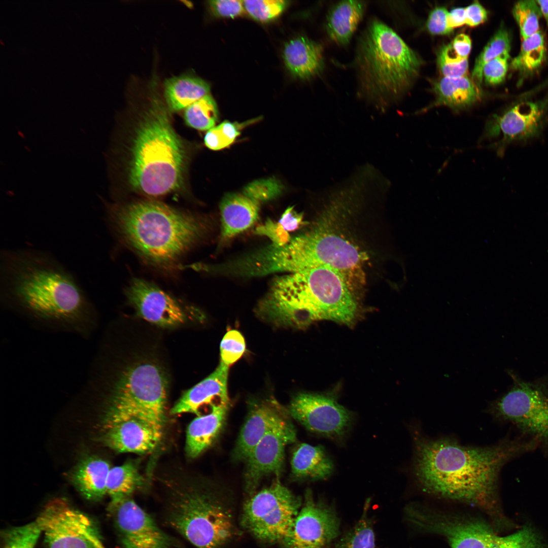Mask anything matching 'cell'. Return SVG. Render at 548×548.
I'll return each mask as SVG.
<instances>
[{"label": "cell", "mask_w": 548, "mask_h": 548, "mask_svg": "<svg viewBox=\"0 0 548 548\" xmlns=\"http://www.w3.org/2000/svg\"><path fill=\"white\" fill-rule=\"evenodd\" d=\"M509 58V52H506L484 65L483 79L486 84L496 85L504 81L508 71Z\"/></svg>", "instance_id": "b9f144b4"}, {"label": "cell", "mask_w": 548, "mask_h": 548, "mask_svg": "<svg viewBox=\"0 0 548 548\" xmlns=\"http://www.w3.org/2000/svg\"><path fill=\"white\" fill-rule=\"evenodd\" d=\"M451 44L456 52L462 58L467 59L471 48L470 38L464 33L457 35Z\"/></svg>", "instance_id": "681fc988"}, {"label": "cell", "mask_w": 548, "mask_h": 548, "mask_svg": "<svg viewBox=\"0 0 548 548\" xmlns=\"http://www.w3.org/2000/svg\"><path fill=\"white\" fill-rule=\"evenodd\" d=\"M111 224L122 241L149 264L170 269L204 235L203 219L154 200L113 209Z\"/></svg>", "instance_id": "5b68a950"}, {"label": "cell", "mask_w": 548, "mask_h": 548, "mask_svg": "<svg viewBox=\"0 0 548 548\" xmlns=\"http://www.w3.org/2000/svg\"><path fill=\"white\" fill-rule=\"evenodd\" d=\"M109 511L124 548H170L171 537L130 497L110 503Z\"/></svg>", "instance_id": "e0dca14e"}, {"label": "cell", "mask_w": 548, "mask_h": 548, "mask_svg": "<svg viewBox=\"0 0 548 548\" xmlns=\"http://www.w3.org/2000/svg\"><path fill=\"white\" fill-rule=\"evenodd\" d=\"M211 12L219 18H234L246 14L243 1L214 0L208 1Z\"/></svg>", "instance_id": "ee69618b"}, {"label": "cell", "mask_w": 548, "mask_h": 548, "mask_svg": "<svg viewBox=\"0 0 548 548\" xmlns=\"http://www.w3.org/2000/svg\"><path fill=\"white\" fill-rule=\"evenodd\" d=\"M509 373L512 387L490 403L488 412L499 420L511 424L521 435L548 447V390Z\"/></svg>", "instance_id": "7c38bea8"}, {"label": "cell", "mask_w": 548, "mask_h": 548, "mask_svg": "<svg viewBox=\"0 0 548 548\" xmlns=\"http://www.w3.org/2000/svg\"><path fill=\"white\" fill-rule=\"evenodd\" d=\"M105 418L103 442L117 452L146 454L161 437L153 424L139 414L107 409Z\"/></svg>", "instance_id": "ac0fdd59"}, {"label": "cell", "mask_w": 548, "mask_h": 548, "mask_svg": "<svg viewBox=\"0 0 548 548\" xmlns=\"http://www.w3.org/2000/svg\"><path fill=\"white\" fill-rule=\"evenodd\" d=\"M156 81L149 85L146 105L139 113L129 149L128 182L135 192L165 195L183 183L186 154Z\"/></svg>", "instance_id": "277c9868"}, {"label": "cell", "mask_w": 548, "mask_h": 548, "mask_svg": "<svg viewBox=\"0 0 548 548\" xmlns=\"http://www.w3.org/2000/svg\"><path fill=\"white\" fill-rule=\"evenodd\" d=\"M340 519L333 504L316 500L308 489L304 503L283 548H331L340 533Z\"/></svg>", "instance_id": "9a60e30c"}, {"label": "cell", "mask_w": 548, "mask_h": 548, "mask_svg": "<svg viewBox=\"0 0 548 548\" xmlns=\"http://www.w3.org/2000/svg\"><path fill=\"white\" fill-rule=\"evenodd\" d=\"M447 19L448 25L453 30L466 24L465 8L453 9L448 12Z\"/></svg>", "instance_id": "f907efd6"}, {"label": "cell", "mask_w": 548, "mask_h": 548, "mask_svg": "<svg viewBox=\"0 0 548 548\" xmlns=\"http://www.w3.org/2000/svg\"><path fill=\"white\" fill-rule=\"evenodd\" d=\"M448 12L442 7H436L431 11L426 23L427 28L430 33L443 35L452 32L453 29L448 24Z\"/></svg>", "instance_id": "f6af8a7d"}, {"label": "cell", "mask_w": 548, "mask_h": 548, "mask_svg": "<svg viewBox=\"0 0 548 548\" xmlns=\"http://www.w3.org/2000/svg\"><path fill=\"white\" fill-rule=\"evenodd\" d=\"M41 530L35 521L3 532V548H34Z\"/></svg>", "instance_id": "74e56055"}, {"label": "cell", "mask_w": 548, "mask_h": 548, "mask_svg": "<svg viewBox=\"0 0 548 548\" xmlns=\"http://www.w3.org/2000/svg\"><path fill=\"white\" fill-rule=\"evenodd\" d=\"M434 90L436 98L433 106H445L455 111L466 109L482 98L480 87L466 75L443 77L435 82Z\"/></svg>", "instance_id": "83f0119b"}, {"label": "cell", "mask_w": 548, "mask_h": 548, "mask_svg": "<svg viewBox=\"0 0 548 548\" xmlns=\"http://www.w3.org/2000/svg\"><path fill=\"white\" fill-rule=\"evenodd\" d=\"M256 233L267 236L271 241V244L278 246L284 245L291 238L288 232L279 222H275L270 220H268L264 224L258 227Z\"/></svg>", "instance_id": "bcb514c9"}, {"label": "cell", "mask_w": 548, "mask_h": 548, "mask_svg": "<svg viewBox=\"0 0 548 548\" xmlns=\"http://www.w3.org/2000/svg\"><path fill=\"white\" fill-rule=\"evenodd\" d=\"M296 439V430L290 420L271 429L261 439L245 460L244 483L248 493H254L265 476L281 474L285 447Z\"/></svg>", "instance_id": "d6986e66"}, {"label": "cell", "mask_w": 548, "mask_h": 548, "mask_svg": "<svg viewBox=\"0 0 548 548\" xmlns=\"http://www.w3.org/2000/svg\"><path fill=\"white\" fill-rule=\"evenodd\" d=\"M87 537L95 548H106L100 540L99 534L95 533H90L88 534Z\"/></svg>", "instance_id": "816d5d0a"}, {"label": "cell", "mask_w": 548, "mask_h": 548, "mask_svg": "<svg viewBox=\"0 0 548 548\" xmlns=\"http://www.w3.org/2000/svg\"><path fill=\"white\" fill-rule=\"evenodd\" d=\"M109 464L96 457L82 460L76 467L72 480L77 490L88 499L98 500L107 494Z\"/></svg>", "instance_id": "f546056e"}, {"label": "cell", "mask_w": 548, "mask_h": 548, "mask_svg": "<svg viewBox=\"0 0 548 548\" xmlns=\"http://www.w3.org/2000/svg\"><path fill=\"white\" fill-rule=\"evenodd\" d=\"M184 119L191 127L200 130H209L214 127L218 118V110L213 97L208 94L187 107L184 111Z\"/></svg>", "instance_id": "e575fe53"}, {"label": "cell", "mask_w": 548, "mask_h": 548, "mask_svg": "<svg viewBox=\"0 0 548 548\" xmlns=\"http://www.w3.org/2000/svg\"><path fill=\"white\" fill-rule=\"evenodd\" d=\"M412 436V473L423 492L477 507L495 526L511 525L500 501V474L507 463L539 447L536 440L521 435L481 447L463 445L450 437H430L418 428Z\"/></svg>", "instance_id": "6da1fadb"}, {"label": "cell", "mask_w": 548, "mask_h": 548, "mask_svg": "<svg viewBox=\"0 0 548 548\" xmlns=\"http://www.w3.org/2000/svg\"><path fill=\"white\" fill-rule=\"evenodd\" d=\"M281 186L272 179L256 181L249 184L243 191L260 203L268 200L280 192Z\"/></svg>", "instance_id": "7bdbcfd3"}, {"label": "cell", "mask_w": 548, "mask_h": 548, "mask_svg": "<svg viewBox=\"0 0 548 548\" xmlns=\"http://www.w3.org/2000/svg\"><path fill=\"white\" fill-rule=\"evenodd\" d=\"M259 204L244 191L225 195L220 204L222 237L231 238L251 227L258 217Z\"/></svg>", "instance_id": "cb8c5ba5"}, {"label": "cell", "mask_w": 548, "mask_h": 548, "mask_svg": "<svg viewBox=\"0 0 548 548\" xmlns=\"http://www.w3.org/2000/svg\"><path fill=\"white\" fill-rule=\"evenodd\" d=\"M210 85L200 78L183 75L166 79L163 84V98L170 111L185 110L191 104L210 94Z\"/></svg>", "instance_id": "f1b7e54d"}, {"label": "cell", "mask_w": 548, "mask_h": 548, "mask_svg": "<svg viewBox=\"0 0 548 548\" xmlns=\"http://www.w3.org/2000/svg\"><path fill=\"white\" fill-rule=\"evenodd\" d=\"M169 525L197 548H219L235 534L231 511L209 490L180 491L170 503Z\"/></svg>", "instance_id": "9c48e42d"}, {"label": "cell", "mask_w": 548, "mask_h": 548, "mask_svg": "<svg viewBox=\"0 0 548 548\" xmlns=\"http://www.w3.org/2000/svg\"><path fill=\"white\" fill-rule=\"evenodd\" d=\"M239 124L225 121L208 130L204 138L206 146L213 150L224 149L231 145L239 134Z\"/></svg>", "instance_id": "ab89813d"}, {"label": "cell", "mask_w": 548, "mask_h": 548, "mask_svg": "<svg viewBox=\"0 0 548 548\" xmlns=\"http://www.w3.org/2000/svg\"><path fill=\"white\" fill-rule=\"evenodd\" d=\"M370 502V498L366 499L360 519L339 539L335 548H375L373 523L368 516Z\"/></svg>", "instance_id": "d6a6232c"}, {"label": "cell", "mask_w": 548, "mask_h": 548, "mask_svg": "<svg viewBox=\"0 0 548 548\" xmlns=\"http://www.w3.org/2000/svg\"><path fill=\"white\" fill-rule=\"evenodd\" d=\"M90 520L66 499L57 498L45 505L36 522L48 548H95L84 533Z\"/></svg>", "instance_id": "2e32d148"}, {"label": "cell", "mask_w": 548, "mask_h": 548, "mask_svg": "<svg viewBox=\"0 0 548 548\" xmlns=\"http://www.w3.org/2000/svg\"><path fill=\"white\" fill-rule=\"evenodd\" d=\"M512 13L519 26L522 40L540 30L539 19L542 14L536 1L517 2L512 8Z\"/></svg>", "instance_id": "d590c367"}, {"label": "cell", "mask_w": 548, "mask_h": 548, "mask_svg": "<svg viewBox=\"0 0 548 548\" xmlns=\"http://www.w3.org/2000/svg\"><path fill=\"white\" fill-rule=\"evenodd\" d=\"M108 385L107 409L130 412L148 419L162 434L168 381L158 362L136 358L116 372Z\"/></svg>", "instance_id": "30bf717a"}, {"label": "cell", "mask_w": 548, "mask_h": 548, "mask_svg": "<svg viewBox=\"0 0 548 548\" xmlns=\"http://www.w3.org/2000/svg\"><path fill=\"white\" fill-rule=\"evenodd\" d=\"M334 464L324 448L302 443L294 449L291 459V475L299 481H316L328 478Z\"/></svg>", "instance_id": "4316f807"}, {"label": "cell", "mask_w": 548, "mask_h": 548, "mask_svg": "<svg viewBox=\"0 0 548 548\" xmlns=\"http://www.w3.org/2000/svg\"><path fill=\"white\" fill-rule=\"evenodd\" d=\"M465 15L466 24L474 27L486 21L488 12L485 8L476 1L465 8Z\"/></svg>", "instance_id": "7dc6e473"}, {"label": "cell", "mask_w": 548, "mask_h": 548, "mask_svg": "<svg viewBox=\"0 0 548 548\" xmlns=\"http://www.w3.org/2000/svg\"><path fill=\"white\" fill-rule=\"evenodd\" d=\"M354 65L359 96L383 110L408 89L422 60L392 29L372 18L357 41Z\"/></svg>", "instance_id": "8992f818"}, {"label": "cell", "mask_w": 548, "mask_h": 548, "mask_svg": "<svg viewBox=\"0 0 548 548\" xmlns=\"http://www.w3.org/2000/svg\"><path fill=\"white\" fill-rule=\"evenodd\" d=\"M404 516L415 529L442 536L450 548H548L539 533L529 525L501 536L483 520L447 513L417 503L407 505Z\"/></svg>", "instance_id": "ba28073f"}, {"label": "cell", "mask_w": 548, "mask_h": 548, "mask_svg": "<svg viewBox=\"0 0 548 548\" xmlns=\"http://www.w3.org/2000/svg\"><path fill=\"white\" fill-rule=\"evenodd\" d=\"M548 115V94L536 100L516 102L487 123L483 138H498L492 145L499 155L510 144L525 142L538 137Z\"/></svg>", "instance_id": "4fadbf2b"}, {"label": "cell", "mask_w": 548, "mask_h": 548, "mask_svg": "<svg viewBox=\"0 0 548 548\" xmlns=\"http://www.w3.org/2000/svg\"><path fill=\"white\" fill-rule=\"evenodd\" d=\"M546 54L544 37L540 30L522 40L520 51L510 64V67L519 73L518 85L540 68Z\"/></svg>", "instance_id": "4dcf8cb0"}, {"label": "cell", "mask_w": 548, "mask_h": 548, "mask_svg": "<svg viewBox=\"0 0 548 548\" xmlns=\"http://www.w3.org/2000/svg\"><path fill=\"white\" fill-rule=\"evenodd\" d=\"M287 410L289 416L307 430L336 440L345 437L354 420L351 412L326 394H297Z\"/></svg>", "instance_id": "5bb4252c"}, {"label": "cell", "mask_w": 548, "mask_h": 548, "mask_svg": "<svg viewBox=\"0 0 548 548\" xmlns=\"http://www.w3.org/2000/svg\"><path fill=\"white\" fill-rule=\"evenodd\" d=\"M143 484V477L133 463L128 462L111 468L107 482V494L110 497V503L130 497Z\"/></svg>", "instance_id": "1f68e13d"}, {"label": "cell", "mask_w": 548, "mask_h": 548, "mask_svg": "<svg viewBox=\"0 0 548 548\" xmlns=\"http://www.w3.org/2000/svg\"><path fill=\"white\" fill-rule=\"evenodd\" d=\"M288 414L273 398L252 402L233 450L234 459L245 461L268 431L289 420Z\"/></svg>", "instance_id": "44dd1931"}, {"label": "cell", "mask_w": 548, "mask_h": 548, "mask_svg": "<svg viewBox=\"0 0 548 548\" xmlns=\"http://www.w3.org/2000/svg\"><path fill=\"white\" fill-rule=\"evenodd\" d=\"M286 67L297 79L309 80L321 74L324 68L322 45L300 36L286 43L283 51Z\"/></svg>", "instance_id": "603a6c76"}, {"label": "cell", "mask_w": 548, "mask_h": 548, "mask_svg": "<svg viewBox=\"0 0 548 548\" xmlns=\"http://www.w3.org/2000/svg\"><path fill=\"white\" fill-rule=\"evenodd\" d=\"M126 295L138 315L151 323L170 327L181 325L186 320L180 303L151 282L134 279L126 290Z\"/></svg>", "instance_id": "ffe728a7"}, {"label": "cell", "mask_w": 548, "mask_h": 548, "mask_svg": "<svg viewBox=\"0 0 548 548\" xmlns=\"http://www.w3.org/2000/svg\"><path fill=\"white\" fill-rule=\"evenodd\" d=\"M283 0L243 1L246 13L261 23L272 21L280 17L289 5Z\"/></svg>", "instance_id": "8d00e7d4"}, {"label": "cell", "mask_w": 548, "mask_h": 548, "mask_svg": "<svg viewBox=\"0 0 548 548\" xmlns=\"http://www.w3.org/2000/svg\"><path fill=\"white\" fill-rule=\"evenodd\" d=\"M245 349V341L242 334L236 330L228 331L220 343V362L228 366L233 364L241 358Z\"/></svg>", "instance_id": "60d3db41"}, {"label": "cell", "mask_w": 548, "mask_h": 548, "mask_svg": "<svg viewBox=\"0 0 548 548\" xmlns=\"http://www.w3.org/2000/svg\"><path fill=\"white\" fill-rule=\"evenodd\" d=\"M1 277L4 298L37 318L77 326L92 317V305L76 280L44 252L4 251Z\"/></svg>", "instance_id": "7a4b0ae2"}, {"label": "cell", "mask_w": 548, "mask_h": 548, "mask_svg": "<svg viewBox=\"0 0 548 548\" xmlns=\"http://www.w3.org/2000/svg\"><path fill=\"white\" fill-rule=\"evenodd\" d=\"M547 86H548V78L547 79H546L544 81H543L542 83H541L540 85H538L537 87L533 88V91L535 93H536V92L539 91L540 90H541V89H542L543 88H545V87H546Z\"/></svg>", "instance_id": "db71d44e"}, {"label": "cell", "mask_w": 548, "mask_h": 548, "mask_svg": "<svg viewBox=\"0 0 548 548\" xmlns=\"http://www.w3.org/2000/svg\"><path fill=\"white\" fill-rule=\"evenodd\" d=\"M366 7L365 2L361 1H342L333 5L325 24L329 38L339 46L347 45L363 17Z\"/></svg>", "instance_id": "484cf974"}, {"label": "cell", "mask_w": 548, "mask_h": 548, "mask_svg": "<svg viewBox=\"0 0 548 548\" xmlns=\"http://www.w3.org/2000/svg\"><path fill=\"white\" fill-rule=\"evenodd\" d=\"M278 222L287 232L295 231L304 223L303 215L296 212L293 207H290L284 211Z\"/></svg>", "instance_id": "c3c4849f"}, {"label": "cell", "mask_w": 548, "mask_h": 548, "mask_svg": "<svg viewBox=\"0 0 548 548\" xmlns=\"http://www.w3.org/2000/svg\"><path fill=\"white\" fill-rule=\"evenodd\" d=\"M437 62L443 77H458L466 75L468 68V59L460 57L451 43L442 46L439 50Z\"/></svg>", "instance_id": "f35d334b"}, {"label": "cell", "mask_w": 548, "mask_h": 548, "mask_svg": "<svg viewBox=\"0 0 548 548\" xmlns=\"http://www.w3.org/2000/svg\"><path fill=\"white\" fill-rule=\"evenodd\" d=\"M357 312L351 284L339 272L325 266L275 278L256 307L263 320L295 328L323 319L351 325Z\"/></svg>", "instance_id": "3957f363"}, {"label": "cell", "mask_w": 548, "mask_h": 548, "mask_svg": "<svg viewBox=\"0 0 548 548\" xmlns=\"http://www.w3.org/2000/svg\"><path fill=\"white\" fill-rule=\"evenodd\" d=\"M229 366L220 362L204 380L186 391L171 409L174 415L192 413L200 415L203 406L229 404L227 392Z\"/></svg>", "instance_id": "7402d4cb"}, {"label": "cell", "mask_w": 548, "mask_h": 548, "mask_svg": "<svg viewBox=\"0 0 548 548\" xmlns=\"http://www.w3.org/2000/svg\"><path fill=\"white\" fill-rule=\"evenodd\" d=\"M364 256L352 243L329 231L312 230L282 246L270 244L259 250L256 263L263 275L278 272L293 273L325 266L351 279L360 268Z\"/></svg>", "instance_id": "52a82bcc"}, {"label": "cell", "mask_w": 548, "mask_h": 548, "mask_svg": "<svg viewBox=\"0 0 548 548\" xmlns=\"http://www.w3.org/2000/svg\"><path fill=\"white\" fill-rule=\"evenodd\" d=\"M301 506V498L277 480L247 500L242 524L259 540L282 543L291 535Z\"/></svg>", "instance_id": "8fae6325"}, {"label": "cell", "mask_w": 548, "mask_h": 548, "mask_svg": "<svg viewBox=\"0 0 548 548\" xmlns=\"http://www.w3.org/2000/svg\"><path fill=\"white\" fill-rule=\"evenodd\" d=\"M536 1L539 7L542 16L544 17V19L545 20L548 28V0H538Z\"/></svg>", "instance_id": "f5cc1de1"}, {"label": "cell", "mask_w": 548, "mask_h": 548, "mask_svg": "<svg viewBox=\"0 0 548 548\" xmlns=\"http://www.w3.org/2000/svg\"><path fill=\"white\" fill-rule=\"evenodd\" d=\"M511 38L507 29L501 25L488 42L475 60L471 79L480 87L483 79V70L489 61L506 52H510Z\"/></svg>", "instance_id": "836d02e7"}, {"label": "cell", "mask_w": 548, "mask_h": 548, "mask_svg": "<svg viewBox=\"0 0 548 548\" xmlns=\"http://www.w3.org/2000/svg\"><path fill=\"white\" fill-rule=\"evenodd\" d=\"M229 404L214 405L206 415L197 416L188 426L185 451L194 458L201 455L215 441L225 423Z\"/></svg>", "instance_id": "d4e9b609"}]
</instances>
